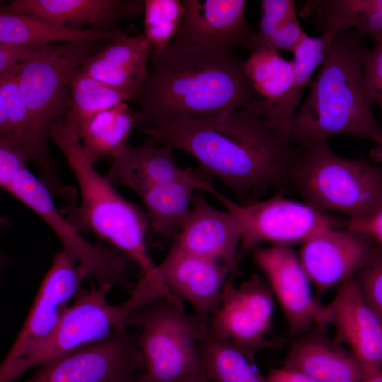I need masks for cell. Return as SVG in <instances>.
Masks as SVG:
<instances>
[{"label":"cell","instance_id":"1","mask_svg":"<svg viewBox=\"0 0 382 382\" xmlns=\"http://www.w3.org/2000/svg\"><path fill=\"white\" fill-rule=\"evenodd\" d=\"M143 144L182 150L245 204L289 180V136L245 108L207 117H182L143 131Z\"/></svg>","mask_w":382,"mask_h":382},{"label":"cell","instance_id":"2","mask_svg":"<svg viewBox=\"0 0 382 382\" xmlns=\"http://www.w3.org/2000/svg\"><path fill=\"white\" fill-rule=\"evenodd\" d=\"M149 62L137 100L135 127L141 132L178 117L239 110L255 99L243 61L231 50L171 42L151 51Z\"/></svg>","mask_w":382,"mask_h":382},{"label":"cell","instance_id":"3","mask_svg":"<svg viewBox=\"0 0 382 382\" xmlns=\"http://www.w3.org/2000/svg\"><path fill=\"white\" fill-rule=\"evenodd\" d=\"M368 50L365 36L356 30L332 39L308 98L291 120V145L307 148L340 134L382 144V129L372 113L374 101L364 80Z\"/></svg>","mask_w":382,"mask_h":382},{"label":"cell","instance_id":"4","mask_svg":"<svg viewBox=\"0 0 382 382\" xmlns=\"http://www.w3.org/2000/svg\"><path fill=\"white\" fill-rule=\"evenodd\" d=\"M49 139L63 152L79 185L81 202L61 210L65 219L78 232L92 233L126 254L141 274L153 271L156 265L146 244V214L96 171L79 138L62 120L52 126Z\"/></svg>","mask_w":382,"mask_h":382},{"label":"cell","instance_id":"5","mask_svg":"<svg viewBox=\"0 0 382 382\" xmlns=\"http://www.w3.org/2000/svg\"><path fill=\"white\" fill-rule=\"evenodd\" d=\"M112 287L91 284L81 288L51 334L20 359L10 370L6 382L50 361L98 342L116 330L127 328L129 316L166 295L168 288L154 275H142L130 296L111 305L106 296Z\"/></svg>","mask_w":382,"mask_h":382},{"label":"cell","instance_id":"6","mask_svg":"<svg viewBox=\"0 0 382 382\" xmlns=\"http://www.w3.org/2000/svg\"><path fill=\"white\" fill-rule=\"evenodd\" d=\"M306 204L349 217L382 207V169L365 158L335 155L328 140L307 148H294L289 170Z\"/></svg>","mask_w":382,"mask_h":382},{"label":"cell","instance_id":"7","mask_svg":"<svg viewBox=\"0 0 382 382\" xmlns=\"http://www.w3.org/2000/svg\"><path fill=\"white\" fill-rule=\"evenodd\" d=\"M127 326L140 330L137 346L143 356V382H180L204 376L199 341L207 324L187 314L173 293L132 313Z\"/></svg>","mask_w":382,"mask_h":382},{"label":"cell","instance_id":"8","mask_svg":"<svg viewBox=\"0 0 382 382\" xmlns=\"http://www.w3.org/2000/svg\"><path fill=\"white\" fill-rule=\"evenodd\" d=\"M101 41L45 45L15 67L25 105L47 139L52 127L67 111L73 78L86 60L101 50Z\"/></svg>","mask_w":382,"mask_h":382},{"label":"cell","instance_id":"9","mask_svg":"<svg viewBox=\"0 0 382 382\" xmlns=\"http://www.w3.org/2000/svg\"><path fill=\"white\" fill-rule=\"evenodd\" d=\"M6 191L44 220L60 241L62 250L76 261L86 278L112 287L130 284L132 260L112 246L93 244L83 238L57 207L47 186L27 167L18 173Z\"/></svg>","mask_w":382,"mask_h":382},{"label":"cell","instance_id":"10","mask_svg":"<svg viewBox=\"0 0 382 382\" xmlns=\"http://www.w3.org/2000/svg\"><path fill=\"white\" fill-rule=\"evenodd\" d=\"M144 371L137 335L125 328L43 364L23 382H132Z\"/></svg>","mask_w":382,"mask_h":382},{"label":"cell","instance_id":"11","mask_svg":"<svg viewBox=\"0 0 382 382\" xmlns=\"http://www.w3.org/2000/svg\"><path fill=\"white\" fill-rule=\"evenodd\" d=\"M233 207L243 224L236 270L243 255L260 243L290 245L302 243L320 229L340 228L347 224L306 203L286 199L279 193L263 201L245 204L233 202Z\"/></svg>","mask_w":382,"mask_h":382},{"label":"cell","instance_id":"12","mask_svg":"<svg viewBox=\"0 0 382 382\" xmlns=\"http://www.w3.org/2000/svg\"><path fill=\"white\" fill-rule=\"evenodd\" d=\"M232 271L225 282L216 311L210 317L207 330L255 354L271 347L267 340L274 313V295L265 280L254 274L238 286L233 283Z\"/></svg>","mask_w":382,"mask_h":382},{"label":"cell","instance_id":"13","mask_svg":"<svg viewBox=\"0 0 382 382\" xmlns=\"http://www.w3.org/2000/svg\"><path fill=\"white\" fill-rule=\"evenodd\" d=\"M85 279L83 272L66 252L61 250L54 254L26 320L0 364V382H6L12 367L51 334Z\"/></svg>","mask_w":382,"mask_h":382},{"label":"cell","instance_id":"14","mask_svg":"<svg viewBox=\"0 0 382 382\" xmlns=\"http://www.w3.org/2000/svg\"><path fill=\"white\" fill-rule=\"evenodd\" d=\"M315 325L335 328L334 340L347 347L366 378L381 371L382 318L364 302L353 277L337 286L333 299L317 313Z\"/></svg>","mask_w":382,"mask_h":382},{"label":"cell","instance_id":"15","mask_svg":"<svg viewBox=\"0 0 382 382\" xmlns=\"http://www.w3.org/2000/svg\"><path fill=\"white\" fill-rule=\"evenodd\" d=\"M301 243L299 257L318 298L352 277L381 250V245L345 228L320 229Z\"/></svg>","mask_w":382,"mask_h":382},{"label":"cell","instance_id":"16","mask_svg":"<svg viewBox=\"0 0 382 382\" xmlns=\"http://www.w3.org/2000/svg\"><path fill=\"white\" fill-rule=\"evenodd\" d=\"M253 258L266 276L272 294L284 314L289 335L297 337L315 325L323 306L299 255L289 245L272 244L252 249Z\"/></svg>","mask_w":382,"mask_h":382},{"label":"cell","instance_id":"17","mask_svg":"<svg viewBox=\"0 0 382 382\" xmlns=\"http://www.w3.org/2000/svg\"><path fill=\"white\" fill-rule=\"evenodd\" d=\"M235 271L226 263L171 248L156 272L166 286L180 300L192 304L195 314L205 323L219 306L227 277Z\"/></svg>","mask_w":382,"mask_h":382},{"label":"cell","instance_id":"18","mask_svg":"<svg viewBox=\"0 0 382 382\" xmlns=\"http://www.w3.org/2000/svg\"><path fill=\"white\" fill-rule=\"evenodd\" d=\"M226 211L211 205L200 193L194 194L189 215L173 238L171 248L212 260L233 263L236 258L243 224L225 197L221 202ZM236 271V270H235Z\"/></svg>","mask_w":382,"mask_h":382},{"label":"cell","instance_id":"19","mask_svg":"<svg viewBox=\"0 0 382 382\" xmlns=\"http://www.w3.org/2000/svg\"><path fill=\"white\" fill-rule=\"evenodd\" d=\"M183 16L171 42L231 50L248 49L255 31L245 20V0H183Z\"/></svg>","mask_w":382,"mask_h":382},{"label":"cell","instance_id":"20","mask_svg":"<svg viewBox=\"0 0 382 382\" xmlns=\"http://www.w3.org/2000/svg\"><path fill=\"white\" fill-rule=\"evenodd\" d=\"M283 367L318 382H362L366 378L354 354L330 338L323 325H315L291 342Z\"/></svg>","mask_w":382,"mask_h":382},{"label":"cell","instance_id":"21","mask_svg":"<svg viewBox=\"0 0 382 382\" xmlns=\"http://www.w3.org/2000/svg\"><path fill=\"white\" fill-rule=\"evenodd\" d=\"M144 4L142 0H13L0 3V9L76 29L88 24L95 29L112 30L120 19L141 14Z\"/></svg>","mask_w":382,"mask_h":382},{"label":"cell","instance_id":"22","mask_svg":"<svg viewBox=\"0 0 382 382\" xmlns=\"http://www.w3.org/2000/svg\"><path fill=\"white\" fill-rule=\"evenodd\" d=\"M212 178L201 167L191 168L186 176L155 186L141 195L152 231L173 239L189 215L197 190L207 192L221 202L224 196L214 187Z\"/></svg>","mask_w":382,"mask_h":382},{"label":"cell","instance_id":"23","mask_svg":"<svg viewBox=\"0 0 382 382\" xmlns=\"http://www.w3.org/2000/svg\"><path fill=\"white\" fill-rule=\"evenodd\" d=\"M172 150L163 145H127L112 159L105 178L112 185L125 186L140 196L155 186L182 178L189 173L191 168H180Z\"/></svg>","mask_w":382,"mask_h":382},{"label":"cell","instance_id":"24","mask_svg":"<svg viewBox=\"0 0 382 382\" xmlns=\"http://www.w3.org/2000/svg\"><path fill=\"white\" fill-rule=\"evenodd\" d=\"M123 35L119 30L76 29L0 9V44L40 47L55 41L114 40Z\"/></svg>","mask_w":382,"mask_h":382},{"label":"cell","instance_id":"25","mask_svg":"<svg viewBox=\"0 0 382 382\" xmlns=\"http://www.w3.org/2000/svg\"><path fill=\"white\" fill-rule=\"evenodd\" d=\"M243 68L255 91L264 97L250 100L244 108L265 119L291 87L295 73L293 62L274 49H262L251 52L243 61Z\"/></svg>","mask_w":382,"mask_h":382},{"label":"cell","instance_id":"26","mask_svg":"<svg viewBox=\"0 0 382 382\" xmlns=\"http://www.w3.org/2000/svg\"><path fill=\"white\" fill-rule=\"evenodd\" d=\"M137 112L122 103L89 116L82 123L79 137L86 154L94 163L115 158L127 146L135 127Z\"/></svg>","mask_w":382,"mask_h":382},{"label":"cell","instance_id":"27","mask_svg":"<svg viewBox=\"0 0 382 382\" xmlns=\"http://www.w3.org/2000/svg\"><path fill=\"white\" fill-rule=\"evenodd\" d=\"M199 352L209 382H265L255 366V354L212 335L207 328L199 339Z\"/></svg>","mask_w":382,"mask_h":382},{"label":"cell","instance_id":"28","mask_svg":"<svg viewBox=\"0 0 382 382\" xmlns=\"http://www.w3.org/2000/svg\"><path fill=\"white\" fill-rule=\"evenodd\" d=\"M138 98L134 92L112 88L79 70L71 83L69 106L62 120L79 137L80 127L89 116Z\"/></svg>","mask_w":382,"mask_h":382},{"label":"cell","instance_id":"29","mask_svg":"<svg viewBox=\"0 0 382 382\" xmlns=\"http://www.w3.org/2000/svg\"><path fill=\"white\" fill-rule=\"evenodd\" d=\"M330 42L323 35L320 37L307 35L293 52L294 59L291 61L295 73L291 87L284 99L265 118L288 134L306 85L315 69L323 62Z\"/></svg>","mask_w":382,"mask_h":382},{"label":"cell","instance_id":"30","mask_svg":"<svg viewBox=\"0 0 382 382\" xmlns=\"http://www.w3.org/2000/svg\"><path fill=\"white\" fill-rule=\"evenodd\" d=\"M301 15L315 14V21L330 42L352 27L357 31L373 11L382 8L381 0L306 1Z\"/></svg>","mask_w":382,"mask_h":382},{"label":"cell","instance_id":"31","mask_svg":"<svg viewBox=\"0 0 382 382\" xmlns=\"http://www.w3.org/2000/svg\"><path fill=\"white\" fill-rule=\"evenodd\" d=\"M144 35L155 53L170 45L180 25L184 8L179 0H144Z\"/></svg>","mask_w":382,"mask_h":382},{"label":"cell","instance_id":"32","mask_svg":"<svg viewBox=\"0 0 382 382\" xmlns=\"http://www.w3.org/2000/svg\"><path fill=\"white\" fill-rule=\"evenodd\" d=\"M151 51L152 47L144 34L133 37L125 35L112 40L98 54L113 65L147 76Z\"/></svg>","mask_w":382,"mask_h":382},{"label":"cell","instance_id":"33","mask_svg":"<svg viewBox=\"0 0 382 382\" xmlns=\"http://www.w3.org/2000/svg\"><path fill=\"white\" fill-rule=\"evenodd\" d=\"M80 71L108 87L122 91L134 92L139 96L147 78L106 62L98 52L86 60Z\"/></svg>","mask_w":382,"mask_h":382},{"label":"cell","instance_id":"34","mask_svg":"<svg viewBox=\"0 0 382 382\" xmlns=\"http://www.w3.org/2000/svg\"><path fill=\"white\" fill-rule=\"evenodd\" d=\"M295 12V1L293 0L261 1V19L258 30L255 31L248 49L250 53L262 49H272L277 32Z\"/></svg>","mask_w":382,"mask_h":382},{"label":"cell","instance_id":"35","mask_svg":"<svg viewBox=\"0 0 382 382\" xmlns=\"http://www.w3.org/2000/svg\"><path fill=\"white\" fill-rule=\"evenodd\" d=\"M359 293L368 306L382 318L381 250L353 274Z\"/></svg>","mask_w":382,"mask_h":382},{"label":"cell","instance_id":"36","mask_svg":"<svg viewBox=\"0 0 382 382\" xmlns=\"http://www.w3.org/2000/svg\"><path fill=\"white\" fill-rule=\"evenodd\" d=\"M364 83L373 99L380 108L382 106V41L375 42L371 50H368L363 62Z\"/></svg>","mask_w":382,"mask_h":382},{"label":"cell","instance_id":"37","mask_svg":"<svg viewBox=\"0 0 382 382\" xmlns=\"http://www.w3.org/2000/svg\"><path fill=\"white\" fill-rule=\"evenodd\" d=\"M345 229L382 244V207L349 217Z\"/></svg>","mask_w":382,"mask_h":382},{"label":"cell","instance_id":"38","mask_svg":"<svg viewBox=\"0 0 382 382\" xmlns=\"http://www.w3.org/2000/svg\"><path fill=\"white\" fill-rule=\"evenodd\" d=\"M28 161L22 152L0 140V187L6 190Z\"/></svg>","mask_w":382,"mask_h":382},{"label":"cell","instance_id":"39","mask_svg":"<svg viewBox=\"0 0 382 382\" xmlns=\"http://www.w3.org/2000/svg\"><path fill=\"white\" fill-rule=\"evenodd\" d=\"M308 35L301 28L296 13H292L277 32L272 48L294 52Z\"/></svg>","mask_w":382,"mask_h":382},{"label":"cell","instance_id":"40","mask_svg":"<svg viewBox=\"0 0 382 382\" xmlns=\"http://www.w3.org/2000/svg\"><path fill=\"white\" fill-rule=\"evenodd\" d=\"M39 47L0 44V75L13 69Z\"/></svg>","mask_w":382,"mask_h":382},{"label":"cell","instance_id":"41","mask_svg":"<svg viewBox=\"0 0 382 382\" xmlns=\"http://www.w3.org/2000/svg\"><path fill=\"white\" fill-rule=\"evenodd\" d=\"M265 382H318L313 378L295 370L282 367L271 370Z\"/></svg>","mask_w":382,"mask_h":382},{"label":"cell","instance_id":"42","mask_svg":"<svg viewBox=\"0 0 382 382\" xmlns=\"http://www.w3.org/2000/svg\"><path fill=\"white\" fill-rule=\"evenodd\" d=\"M0 140L13 146V139L6 106L0 93ZM14 148V147H13Z\"/></svg>","mask_w":382,"mask_h":382},{"label":"cell","instance_id":"43","mask_svg":"<svg viewBox=\"0 0 382 382\" xmlns=\"http://www.w3.org/2000/svg\"><path fill=\"white\" fill-rule=\"evenodd\" d=\"M9 225V221L7 218L1 217L0 218V230L8 228ZM7 263V259L0 252V286L2 282V270L4 265Z\"/></svg>","mask_w":382,"mask_h":382},{"label":"cell","instance_id":"44","mask_svg":"<svg viewBox=\"0 0 382 382\" xmlns=\"http://www.w3.org/2000/svg\"><path fill=\"white\" fill-rule=\"evenodd\" d=\"M362 382H382V372L380 371L371 377L366 378Z\"/></svg>","mask_w":382,"mask_h":382},{"label":"cell","instance_id":"45","mask_svg":"<svg viewBox=\"0 0 382 382\" xmlns=\"http://www.w3.org/2000/svg\"><path fill=\"white\" fill-rule=\"evenodd\" d=\"M180 382H209L204 376H198L183 380Z\"/></svg>","mask_w":382,"mask_h":382}]
</instances>
